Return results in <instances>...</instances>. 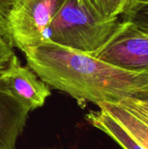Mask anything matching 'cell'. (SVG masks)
I'll return each instance as SVG.
<instances>
[{
	"mask_svg": "<svg viewBox=\"0 0 148 149\" xmlns=\"http://www.w3.org/2000/svg\"><path fill=\"white\" fill-rule=\"evenodd\" d=\"M133 97L148 102V86H146L145 88H143L142 90H140L139 93H137Z\"/></svg>",
	"mask_w": 148,
	"mask_h": 149,
	"instance_id": "cell-12",
	"label": "cell"
},
{
	"mask_svg": "<svg viewBox=\"0 0 148 149\" xmlns=\"http://www.w3.org/2000/svg\"><path fill=\"white\" fill-rule=\"evenodd\" d=\"M65 0H15L1 25L12 45L24 52L46 40L47 29Z\"/></svg>",
	"mask_w": 148,
	"mask_h": 149,
	"instance_id": "cell-3",
	"label": "cell"
},
{
	"mask_svg": "<svg viewBox=\"0 0 148 149\" xmlns=\"http://www.w3.org/2000/svg\"><path fill=\"white\" fill-rule=\"evenodd\" d=\"M120 21L100 18L85 0H65L47 29L46 40L92 54L107 41Z\"/></svg>",
	"mask_w": 148,
	"mask_h": 149,
	"instance_id": "cell-2",
	"label": "cell"
},
{
	"mask_svg": "<svg viewBox=\"0 0 148 149\" xmlns=\"http://www.w3.org/2000/svg\"><path fill=\"white\" fill-rule=\"evenodd\" d=\"M23 52L27 65L50 88L79 103H117L148 86V73L126 71L48 40Z\"/></svg>",
	"mask_w": 148,
	"mask_h": 149,
	"instance_id": "cell-1",
	"label": "cell"
},
{
	"mask_svg": "<svg viewBox=\"0 0 148 149\" xmlns=\"http://www.w3.org/2000/svg\"><path fill=\"white\" fill-rule=\"evenodd\" d=\"M0 88L15 96L31 111L42 107L51 95L50 86L28 65H22L16 54L0 72Z\"/></svg>",
	"mask_w": 148,
	"mask_h": 149,
	"instance_id": "cell-5",
	"label": "cell"
},
{
	"mask_svg": "<svg viewBox=\"0 0 148 149\" xmlns=\"http://www.w3.org/2000/svg\"><path fill=\"white\" fill-rule=\"evenodd\" d=\"M42 149H51V148H42Z\"/></svg>",
	"mask_w": 148,
	"mask_h": 149,
	"instance_id": "cell-13",
	"label": "cell"
},
{
	"mask_svg": "<svg viewBox=\"0 0 148 149\" xmlns=\"http://www.w3.org/2000/svg\"><path fill=\"white\" fill-rule=\"evenodd\" d=\"M91 9L102 19L120 18L133 0H85Z\"/></svg>",
	"mask_w": 148,
	"mask_h": 149,
	"instance_id": "cell-7",
	"label": "cell"
},
{
	"mask_svg": "<svg viewBox=\"0 0 148 149\" xmlns=\"http://www.w3.org/2000/svg\"><path fill=\"white\" fill-rule=\"evenodd\" d=\"M10 38L0 24V72L8 65L10 58L15 54Z\"/></svg>",
	"mask_w": 148,
	"mask_h": 149,
	"instance_id": "cell-10",
	"label": "cell"
},
{
	"mask_svg": "<svg viewBox=\"0 0 148 149\" xmlns=\"http://www.w3.org/2000/svg\"><path fill=\"white\" fill-rule=\"evenodd\" d=\"M92 55L126 71L148 73V35L121 20L107 41Z\"/></svg>",
	"mask_w": 148,
	"mask_h": 149,
	"instance_id": "cell-4",
	"label": "cell"
},
{
	"mask_svg": "<svg viewBox=\"0 0 148 149\" xmlns=\"http://www.w3.org/2000/svg\"><path fill=\"white\" fill-rule=\"evenodd\" d=\"M119 103H120L122 106L129 109L138 117H140V119H142L143 120H145L147 123H148L147 101L137 99L135 97H129V98H126L120 100Z\"/></svg>",
	"mask_w": 148,
	"mask_h": 149,
	"instance_id": "cell-9",
	"label": "cell"
},
{
	"mask_svg": "<svg viewBox=\"0 0 148 149\" xmlns=\"http://www.w3.org/2000/svg\"><path fill=\"white\" fill-rule=\"evenodd\" d=\"M30 112L25 104L0 88V149H16Z\"/></svg>",
	"mask_w": 148,
	"mask_h": 149,
	"instance_id": "cell-6",
	"label": "cell"
},
{
	"mask_svg": "<svg viewBox=\"0 0 148 149\" xmlns=\"http://www.w3.org/2000/svg\"><path fill=\"white\" fill-rule=\"evenodd\" d=\"M121 16V20L148 35V0H133Z\"/></svg>",
	"mask_w": 148,
	"mask_h": 149,
	"instance_id": "cell-8",
	"label": "cell"
},
{
	"mask_svg": "<svg viewBox=\"0 0 148 149\" xmlns=\"http://www.w3.org/2000/svg\"><path fill=\"white\" fill-rule=\"evenodd\" d=\"M15 0H0V24L3 25Z\"/></svg>",
	"mask_w": 148,
	"mask_h": 149,
	"instance_id": "cell-11",
	"label": "cell"
}]
</instances>
